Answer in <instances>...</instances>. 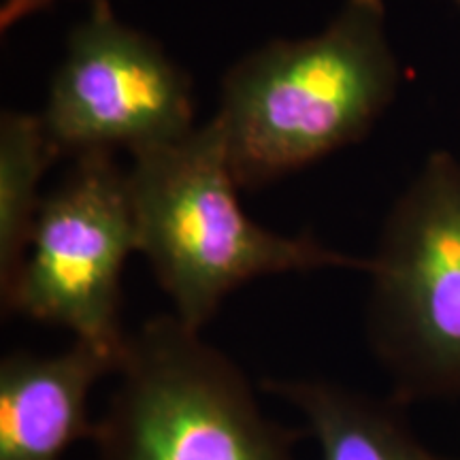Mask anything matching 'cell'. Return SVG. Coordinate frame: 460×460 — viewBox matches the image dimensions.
I'll list each match as a JSON object with an SVG mask.
<instances>
[{
	"label": "cell",
	"instance_id": "obj_1",
	"mask_svg": "<svg viewBox=\"0 0 460 460\" xmlns=\"http://www.w3.org/2000/svg\"><path fill=\"white\" fill-rule=\"evenodd\" d=\"M399 84L384 0H343L312 37L245 54L224 75L216 113L239 188L267 186L362 141Z\"/></svg>",
	"mask_w": 460,
	"mask_h": 460
},
{
	"label": "cell",
	"instance_id": "obj_2",
	"mask_svg": "<svg viewBox=\"0 0 460 460\" xmlns=\"http://www.w3.org/2000/svg\"><path fill=\"white\" fill-rule=\"evenodd\" d=\"M128 192L139 254L194 331L247 281L284 273L354 269L367 258L322 245L312 234H279L245 214L217 115L190 135L132 154Z\"/></svg>",
	"mask_w": 460,
	"mask_h": 460
},
{
	"label": "cell",
	"instance_id": "obj_3",
	"mask_svg": "<svg viewBox=\"0 0 460 460\" xmlns=\"http://www.w3.org/2000/svg\"><path fill=\"white\" fill-rule=\"evenodd\" d=\"M237 362L172 314L128 332L96 460H296Z\"/></svg>",
	"mask_w": 460,
	"mask_h": 460
},
{
	"label": "cell",
	"instance_id": "obj_4",
	"mask_svg": "<svg viewBox=\"0 0 460 460\" xmlns=\"http://www.w3.org/2000/svg\"><path fill=\"white\" fill-rule=\"evenodd\" d=\"M367 332L399 399L460 396V160L433 152L384 222Z\"/></svg>",
	"mask_w": 460,
	"mask_h": 460
},
{
	"label": "cell",
	"instance_id": "obj_5",
	"mask_svg": "<svg viewBox=\"0 0 460 460\" xmlns=\"http://www.w3.org/2000/svg\"><path fill=\"white\" fill-rule=\"evenodd\" d=\"M139 254L128 177L113 152L75 156L41 200L4 312L65 329L79 341L122 354V271Z\"/></svg>",
	"mask_w": 460,
	"mask_h": 460
},
{
	"label": "cell",
	"instance_id": "obj_6",
	"mask_svg": "<svg viewBox=\"0 0 460 460\" xmlns=\"http://www.w3.org/2000/svg\"><path fill=\"white\" fill-rule=\"evenodd\" d=\"M39 115L60 156L73 158L118 147L132 156L197 128L188 73L109 0H94L68 34Z\"/></svg>",
	"mask_w": 460,
	"mask_h": 460
},
{
	"label": "cell",
	"instance_id": "obj_7",
	"mask_svg": "<svg viewBox=\"0 0 460 460\" xmlns=\"http://www.w3.org/2000/svg\"><path fill=\"white\" fill-rule=\"evenodd\" d=\"M122 354L79 341L56 354L11 352L0 362V460H62L94 437L88 399Z\"/></svg>",
	"mask_w": 460,
	"mask_h": 460
},
{
	"label": "cell",
	"instance_id": "obj_8",
	"mask_svg": "<svg viewBox=\"0 0 460 460\" xmlns=\"http://www.w3.org/2000/svg\"><path fill=\"white\" fill-rule=\"evenodd\" d=\"M269 394L301 413L320 460H437L382 402L326 379H267Z\"/></svg>",
	"mask_w": 460,
	"mask_h": 460
},
{
	"label": "cell",
	"instance_id": "obj_9",
	"mask_svg": "<svg viewBox=\"0 0 460 460\" xmlns=\"http://www.w3.org/2000/svg\"><path fill=\"white\" fill-rule=\"evenodd\" d=\"M60 158L41 115H0V296L13 286L41 209V181Z\"/></svg>",
	"mask_w": 460,
	"mask_h": 460
},
{
	"label": "cell",
	"instance_id": "obj_10",
	"mask_svg": "<svg viewBox=\"0 0 460 460\" xmlns=\"http://www.w3.org/2000/svg\"><path fill=\"white\" fill-rule=\"evenodd\" d=\"M54 3L58 0H3V4H0V31H11L20 22L51 7ZM90 3H94V0H90Z\"/></svg>",
	"mask_w": 460,
	"mask_h": 460
},
{
	"label": "cell",
	"instance_id": "obj_11",
	"mask_svg": "<svg viewBox=\"0 0 460 460\" xmlns=\"http://www.w3.org/2000/svg\"><path fill=\"white\" fill-rule=\"evenodd\" d=\"M452 3H454V4H456V9L460 11V0H452Z\"/></svg>",
	"mask_w": 460,
	"mask_h": 460
}]
</instances>
